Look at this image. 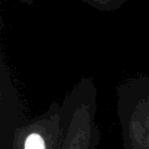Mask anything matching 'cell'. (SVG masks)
<instances>
[{"instance_id": "obj_1", "label": "cell", "mask_w": 149, "mask_h": 149, "mask_svg": "<svg viewBox=\"0 0 149 149\" xmlns=\"http://www.w3.org/2000/svg\"><path fill=\"white\" fill-rule=\"evenodd\" d=\"M18 1L25 3V4H33L37 0H18ZM79 1L101 12H115L124 7L128 3V0H79Z\"/></svg>"}]
</instances>
